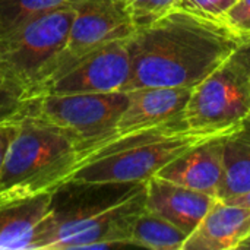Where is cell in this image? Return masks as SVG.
<instances>
[{
    "label": "cell",
    "mask_w": 250,
    "mask_h": 250,
    "mask_svg": "<svg viewBox=\"0 0 250 250\" xmlns=\"http://www.w3.org/2000/svg\"><path fill=\"white\" fill-rule=\"evenodd\" d=\"M243 42L220 21L171 9L129 37L125 92L148 86L193 88Z\"/></svg>",
    "instance_id": "1"
},
{
    "label": "cell",
    "mask_w": 250,
    "mask_h": 250,
    "mask_svg": "<svg viewBox=\"0 0 250 250\" xmlns=\"http://www.w3.org/2000/svg\"><path fill=\"white\" fill-rule=\"evenodd\" d=\"M229 129H190L185 119L154 127L108 136L79 149L78 164L67 183H145L189 149L230 135Z\"/></svg>",
    "instance_id": "2"
},
{
    "label": "cell",
    "mask_w": 250,
    "mask_h": 250,
    "mask_svg": "<svg viewBox=\"0 0 250 250\" xmlns=\"http://www.w3.org/2000/svg\"><path fill=\"white\" fill-rule=\"evenodd\" d=\"M78 157V142L38 116L29 101L0 168V201L54 193L67 183Z\"/></svg>",
    "instance_id": "3"
},
{
    "label": "cell",
    "mask_w": 250,
    "mask_h": 250,
    "mask_svg": "<svg viewBox=\"0 0 250 250\" xmlns=\"http://www.w3.org/2000/svg\"><path fill=\"white\" fill-rule=\"evenodd\" d=\"M100 188L70 207L57 204L53 195L42 250L132 246L133 223L145 208V183L108 185L105 192Z\"/></svg>",
    "instance_id": "4"
},
{
    "label": "cell",
    "mask_w": 250,
    "mask_h": 250,
    "mask_svg": "<svg viewBox=\"0 0 250 250\" xmlns=\"http://www.w3.org/2000/svg\"><path fill=\"white\" fill-rule=\"evenodd\" d=\"M73 7L40 15L0 38V79L23 101L38 98L64 48Z\"/></svg>",
    "instance_id": "5"
},
{
    "label": "cell",
    "mask_w": 250,
    "mask_h": 250,
    "mask_svg": "<svg viewBox=\"0 0 250 250\" xmlns=\"http://www.w3.org/2000/svg\"><path fill=\"white\" fill-rule=\"evenodd\" d=\"M250 114V40L192 88L185 108L190 129L236 127Z\"/></svg>",
    "instance_id": "6"
},
{
    "label": "cell",
    "mask_w": 250,
    "mask_h": 250,
    "mask_svg": "<svg viewBox=\"0 0 250 250\" xmlns=\"http://www.w3.org/2000/svg\"><path fill=\"white\" fill-rule=\"evenodd\" d=\"M129 103L125 91L45 94L32 100L38 116L72 136L79 149L108 136Z\"/></svg>",
    "instance_id": "7"
},
{
    "label": "cell",
    "mask_w": 250,
    "mask_h": 250,
    "mask_svg": "<svg viewBox=\"0 0 250 250\" xmlns=\"http://www.w3.org/2000/svg\"><path fill=\"white\" fill-rule=\"evenodd\" d=\"M135 29L129 12L119 0H78L73 4V19L64 48L48 82L81 57L114 40L130 37Z\"/></svg>",
    "instance_id": "8"
},
{
    "label": "cell",
    "mask_w": 250,
    "mask_h": 250,
    "mask_svg": "<svg viewBox=\"0 0 250 250\" xmlns=\"http://www.w3.org/2000/svg\"><path fill=\"white\" fill-rule=\"evenodd\" d=\"M129 76L130 56L127 37L114 40L76 60L67 70L51 79L44 86L41 95L123 91Z\"/></svg>",
    "instance_id": "9"
},
{
    "label": "cell",
    "mask_w": 250,
    "mask_h": 250,
    "mask_svg": "<svg viewBox=\"0 0 250 250\" xmlns=\"http://www.w3.org/2000/svg\"><path fill=\"white\" fill-rule=\"evenodd\" d=\"M53 195L0 201V250H42Z\"/></svg>",
    "instance_id": "10"
},
{
    "label": "cell",
    "mask_w": 250,
    "mask_h": 250,
    "mask_svg": "<svg viewBox=\"0 0 250 250\" xmlns=\"http://www.w3.org/2000/svg\"><path fill=\"white\" fill-rule=\"evenodd\" d=\"M190 94L192 88L182 86H148L127 91L129 103L114 130L108 136H117L185 119V108Z\"/></svg>",
    "instance_id": "11"
},
{
    "label": "cell",
    "mask_w": 250,
    "mask_h": 250,
    "mask_svg": "<svg viewBox=\"0 0 250 250\" xmlns=\"http://www.w3.org/2000/svg\"><path fill=\"white\" fill-rule=\"evenodd\" d=\"M218 198L183 188L161 177L145 182V209L190 234Z\"/></svg>",
    "instance_id": "12"
},
{
    "label": "cell",
    "mask_w": 250,
    "mask_h": 250,
    "mask_svg": "<svg viewBox=\"0 0 250 250\" xmlns=\"http://www.w3.org/2000/svg\"><path fill=\"white\" fill-rule=\"evenodd\" d=\"M224 138H214L189 149L155 176L217 198L224 173Z\"/></svg>",
    "instance_id": "13"
},
{
    "label": "cell",
    "mask_w": 250,
    "mask_h": 250,
    "mask_svg": "<svg viewBox=\"0 0 250 250\" xmlns=\"http://www.w3.org/2000/svg\"><path fill=\"white\" fill-rule=\"evenodd\" d=\"M250 234V208L217 199L183 250H237Z\"/></svg>",
    "instance_id": "14"
},
{
    "label": "cell",
    "mask_w": 250,
    "mask_h": 250,
    "mask_svg": "<svg viewBox=\"0 0 250 250\" xmlns=\"http://www.w3.org/2000/svg\"><path fill=\"white\" fill-rule=\"evenodd\" d=\"M250 192V114L224 138V173L218 199Z\"/></svg>",
    "instance_id": "15"
},
{
    "label": "cell",
    "mask_w": 250,
    "mask_h": 250,
    "mask_svg": "<svg viewBox=\"0 0 250 250\" xmlns=\"http://www.w3.org/2000/svg\"><path fill=\"white\" fill-rule=\"evenodd\" d=\"M188 237L176 224L144 208L133 223L130 243L152 250H183Z\"/></svg>",
    "instance_id": "16"
},
{
    "label": "cell",
    "mask_w": 250,
    "mask_h": 250,
    "mask_svg": "<svg viewBox=\"0 0 250 250\" xmlns=\"http://www.w3.org/2000/svg\"><path fill=\"white\" fill-rule=\"evenodd\" d=\"M78 0H0V38L40 15L73 7Z\"/></svg>",
    "instance_id": "17"
},
{
    "label": "cell",
    "mask_w": 250,
    "mask_h": 250,
    "mask_svg": "<svg viewBox=\"0 0 250 250\" xmlns=\"http://www.w3.org/2000/svg\"><path fill=\"white\" fill-rule=\"evenodd\" d=\"M236 0H177L174 9L212 19L221 21L224 13L234 4Z\"/></svg>",
    "instance_id": "18"
},
{
    "label": "cell",
    "mask_w": 250,
    "mask_h": 250,
    "mask_svg": "<svg viewBox=\"0 0 250 250\" xmlns=\"http://www.w3.org/2000/svg\"><path fill=\"white\" fill-rule=\"evenodd\" d=\"M220 22L242 41L250 40V0H236Z\"/></svg>",
    "instance_id": "19"
},
{
    "label": "cell",
    "mask_w": 250,
    "mask_h": 250,
    "mask_svg": "<svg viewBox=\"0 0 250 250\" xmlns=\"http://www.w3.org/2000/svg\"><path fill=\"white\" fill-rule=\"evenodd\" d=\"M177 0H139L130 10L135 28L148 25L174 9Z\"/></svg>",
    "instance_id": "20"
},
{
    "label": "cell",
    "mask_w": 250,
    "mask_h": 250,
    "mask_svg": "<svg viewBox=\"0 0 250 250\" xmlns=\"http://www.w3.org/2000/svg\"><path fill=\"white\" fill-rule=\"evenodd\" d=\"M29 101H23L13 91H10L0 79V119L21 114Z\"/></svg>",
    "instance_id": "21"
},
{
    "label": "cell",
    "mask_w": 250,
    "mask_h": 250,
    "mask_svg": "<svg viewBox=\"0 0 250 250\" xmlns=\"http://www.w3.org/2000/svg\"><path fill=\"white\" fill-rule=\"evenodd\" d=\"M29 104V103H28ZM28 107V105H26ZM26 110V108H25ZM23 110V111H25ZM22 111V113H23ZM21 113V114H22ZM21 114H16V116H10V117H1L0 119V168L3 166V161H4V157H6V152H7V148H9V144L12 141V136L15 133V127H16V123L21 117Z\"/></svg>",
    "instance_id": "22"
},
{
    "label": "cell",
    "mask_w": 250,
    "mask_h": 250,
    "mask_svg": "<svg viewBox=\"0 0 250 250\" xmlns=\"http://www.w3.org/2000/svg\"><path fill=\"white\" fill-rule=\"evenodd\" d=\"M223 201V199H221ZM224 202H229V204H234V205H240V207H246L250 208V192H246L243 195H239V196H233L230 199H226Z\"/></svg>",
    "instance_id": "23"
},
{
    "label": "cell",
    "mask_w": 250,
    "mask_h": 250,
    "mask_svg": "<svg viewBox=\"0 0 250 250\" xmlns=\"http://www.w3.org/2000/svg\"><path fill=\"white\" fill-rule=\"evenodd\" d=\"M237 250H250V234L237 246Z\"/></svg>",
    "instance_id": "24"
}]
</instances>
